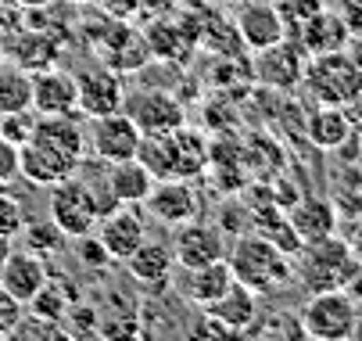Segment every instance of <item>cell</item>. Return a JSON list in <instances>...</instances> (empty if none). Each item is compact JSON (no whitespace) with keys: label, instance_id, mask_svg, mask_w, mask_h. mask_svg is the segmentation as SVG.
Wrapping results in <instances>:
<instances>
[{"label":"cell","instance_id":"obj_8","mask_svg":"<svg viewBox=\"0 0 362 341\" xmlns=\"http://www.w3.org/2000/svg\"><path fill=\"white\" fill-rule=\"evenodd\" d=\"M305 62H308V54L301 51V43L294 36H284L280 43L255 51V58H251V79L269 86V90L291 93V90L301 86Z\"/></svg>","mask_w":362,"mask_h":341},{"label":"cell","instance_id":"obj_9","mask_svg":"<svg viewBox=\"0 0 362 341\" xmlns=\"http://www.w3.org/2000/svg\"><path fill=\"white\" fill-rule=\"evenodd\" d=\"M93 51L115 72H136L151 58L144 33H136L126 18H108V15H105V25L93 33Z\"/></svg>","mask_w":362,"mask_h":341},{"label":"cell","instance_id":"obj_38","mask_svg":"<svg viewBox=\"0 0 362 341\" xmlns=\"http://www.w3.org/2000/svg\"><path fill=\"white\" fill-rule=\"evenodd\" d=\"M348 226H351V230H348V237H344V241H348V248H351L355 262L362 266V219H358V223H348Z\"/></svg>","mask_w":362,"mask_h":341},{"label":"cell","instance_id":"obj_24","mask_svg":"<svg viewBox=\"0 0 362 341\" xmlns=\"http://www.w3.org/2000/svg\"><path fill=\"white\" fill-rule=\"evenodd\" d=\"M154 187V176L147 173V166L140 158H122V162H108L105 173V190L115 205H144L147 194Z\"/></svg>","mask_w":362,"mask_h":341},{"label":"cell","instance_id":"obj_20","mask_svg":"<svg viewBox=\"0 0 362 341\" xmlns=\"http://www.w3.org/2000/svg\"><path fill=\"white\" fill-rule=\"evenodd\" d=\"M47 273H50L47 259H40V255H33L25 248L22 252H8L4 262H0V287H4L11 299H18L22 306H29V299L43 287Z\"/></svg>","mask_w":362,"mask_h":341},{"label":"cell","instance_id":"obj_31","mask_svg":"<svg viewBox=\"0 0 362 341\" xmlns=\"http://www.w3.org/2000/svg\"><path fill=\"white\" fill-rule=\"evenodd\" d=\"M76 241V259L86 266V270H93V273H100V270H108L115 259L108 255V248H105V241L97 237V230H90V233H79V237H72Z\"/></svg>","mask_w":362,"mask_h":341},{"label":"cell","instance_id":"obj_30","mask_svg":"<svg viewBox=\"0 0 362 341\" xmlns=\"http://www.w3.org/2000/svg\"><path fill=\"white\" fill-rule=\"evenodd\" d=\"M29 223V212L22 205V198L11 190V183H0V237H18L22 226Z\"/></svg>","mask_w":362,"mask_h":341},{"label":"cell","instance_id":"obj_21","mask_svg":"<svg viewBox=\"0 0 362 341\" xmlns=\"http://www.w3.org/2000/svg\"><path fill=\"white\" fill-rule=\"evenodd\" d=\"M294 40L301 43V51L313 58V54H330V51H344L348 40H351V29L344 22L341 11H330L323 8L320 15H313L301 29H294Z\"/></svg>","mask_w":362,"mask_h":341},{"label":"cell","instance_id":"obj_34","mask_svg":"<svg viewBox=\"0 0 362 341\" xmlns=\"http://www.w3.org/2000/svg\"><path fill=\"white\" fill-rule=\"evenodd\" d=\"M22 313H25V306H22L18 299H11L8 291L0 287V337H11V330L18 327Z\"/></svg>","mask_w":362,"mask_h":341},{"label":"cell","instance_id":"obj_3","mask_svg":"<svg viewBox=\"0 0 362 341\" xmlns=\"http://www.w3.org/2000/svg\"><path fill=\"white\" fill-rule=\"evenodd\" d=\"M226 262L233 270V280L247 284L255 295H276L294 284V259L262 233H237Z\"/></svg>","mask_w":362,"mask_h":341},{"label":"cell","instance_id":"obj_11","mask_svg":"<svg viewBox=\"0 0 362 341\" xmlns=\"http://www.w3.org/2000/svg\"><path fill=\"white\" fill-rule=\"evenodd\" d=\"M140 126L119 108V112H108V115H97L90 119L86 126V144L93 148V155L100 162H122V158H136V148H140Z\"/></svg>","mask_w":362,"mask_h":341},{"label":"cell","instance_id":"obj_15","mask_svg":"<svg viewBox=\"0 0 362 341\" xmlns=\"http://www.w3.org/2000/svg\"><path fill=\"white\" fill-rule=\"evenodd\" d=\"M237 36L240 43L247 47V51H262V47H273L287 36V22L280 15V4H273V0H244V4H237Z\"/></svg>","mask_w":362,"mask_h":341},{"label":"cell","instance_id":"obj_10","mask_svg":"<svg viewBox=\"0 0 362 341\" xmlns=\"http://www.w3.org/2000/svg\"><path fill=\"white\" fill-rule=\"evenodd\" d=\"M122 112L140 126L144 137L169 133V129H176V126L187 122V112H183V105H180V97L169 93L165 86H151V90H133V93H126Z\"/></svg>","mask_w":362,"mask_h":341},{"label":"cell","instance_id":"obj_23","mask_svg":"<svg viewBox=\"0 0 362 341\" xmlns=\"http://www.w3.org/2000/svg\"><path fill=\"white\" fill-rule=\"evenodd\" d=\"M204 313H209L212 320H219L230 334H244L258 323V295L247 284L233 280L212 306H204Z\"/></svg>","mask_w":362,"mask_h":341},{"label":"cell","instance_id":"obj_25","mask_svg":"<svg viewBox=\"0 0 362 341\" xmlns=\"http://www.w3.org/2000/svg\"><path fill=\"white\" fill-rule=\"evenodd\" d=\"M233 284V270H230V262L226 259H219V262H209V266H194V270H183V280H180V295L190 302V306H197V309H204V306H212L223 291Z\"/></svg>","mask_w":362,"mask_h":341},{"label":"cell","instance_id":"obj_4","mask_svg":"<svg viewBox=\"0 0 362 341\" xmlns=\"http://www.w3.org/2000/svg\"><path fill=\"white\" fill-rule=\"evenodd\" d=\"M294 255H298L294 259V284H301L308 295L348 287V280L358 270L348 241L337 237V233H330L323 241H308V245H301Z\"/></svg>","mask_w":362,"mask_h":341},{"label":"cell","instance_id":"obj_27","mask_svg":"<svg viewBox=\"0 0 362 341\" xmlns=\"http://www.w3.org/2000/svg\"><path fill=\"white\" fill-rule=\"evenodd\" d=\"M79 299H83V295H79V287H76L72 277H65V273H47L43 287L29 299V313H36V316H43V320H54V323L65 327V316L72 313V306H76Z\"/></svg>","mask_w":362,"mask_h":341},{"label":"cell","instance_id":"obj_19","mask_svg":"<svg viewBox=\"0 0 362 341\" xmlns=\"http://www.w3.org/2000/svg\"><path fill=\"white\" fill-rule=\"evenodd\" d=\"M287 219H291L294 233L301 237V245H308V241H323V237L337 233V226H341L334 198H320V194H305V198H298L287 209Z\"/></svg>","mask_w":362,"mask_h":341},{"label":"cell","instance_id":"obj_28","mask_svg":"<svg viewBox=\"0 0 362 341\" xmlns=\"http://www.w3.org/2000/svg\"><path fill=\"white\" fill-rule=\"evenodd\" d=\"M25 108H33V72H25L15 62L11 65L0 62V115Z\"/></svg>","mask_w":362,"mask_h":341},{"label":"cell","instance_id":"obj_2","mask_svg":"<svg viewBox=\"0 0 362 341\" xmlns=\"http://www.w3.org/2000/svg\"><path fill=\"white\" fill-rule=\"evenodd\" d=\"M136 158L147 166L154 180H197L212 166V144L194 126H176L169 133L144 137Z\"/></svg>","mask_w":362,"mask_h":341},{"label":"cell","instance_id":"obj_44","mask_svg":"<svg viewBox=\"0 0 362 341\" xmlns=\"http://www.w3.org/2000/svg\"><path fill=\"white\" fill-rule=\"evenodd\" d=\"M0 62H4V43H0Z\"/></svg>","mask_w":362,"mask_h":341},{"label":"cell","instance_id":"obj_37","mask_svg":"<svg viewBox=\"0 0 362 341\" xmlns=\"http://www.w3.org/2000/svg\"><path fill=\"white\" fill-rule=\"evenodd\" d=\"M344 15V22H348V29H351V36H362V0H358V4H355V0H351V4L341 11Z\"/></svg>","mask_w":362,"mask_h":341},{"label":"cell","instance_id":"obj_13","mask_svg":"<svg viewBox=\"0 0 362 341\" xmlns=\"http://www.w3.org/2000/svg\"><path fill=\"white\" fill-rule=\"evenodd\" d=\"M173 259L180 270H194V266H209L226 259V237L219 226L204 223V219H190L173 226Z\"/></svg>","mask_w":362,"mask_h":341},{"label":"cell","instance_id":"obj_1","mask_svg":"<svg viewBox=\"0 0 362 341\" xmlns=\"http://www.w3.org/2000/svg\"><path fill=\"white\" fill-rule=\"evenodd\" d=\"M86 155V129L76 115H36L29 140L18 148V176L36 187H54L79 173Z\"/></svg>","mask_w":362,"mask_h":341},{"label":"cell","instance_id":"obj_36","mask_svg":"<svg viewBox=\"0 0 362 341\" xmlns=\"http://www.w3.org/2000/svg\"><path fill=\"white\" fill-rule=\"evenodd\" d=\"M93 4H100V11H105L108 18H126V22H133V15L144 8V0H93Z\"/></svg>","mask_w":362,"mask_h":341},{"label":"cell","instance_id":"obj_35","mask_svg":"<svg viewBox=\"0 0 362 341\" xmlns=\"http://www.w3.org/2000/svg\"><path fill=\"white\" fill-rule=\"evenodd\" d=\"M18 176V144L0 137V183H11Z\"/></svg>","mask_w":362,"mask_h":341},{"label":"cell","instance_id":"obj_22","mask_svg":"<svg viewBox=\"0 0 362 341\" xmlns=\"http://www.w3.org/2000/svg\"><path fill=\"white\" fill-rule=\"evenodd\" d=\"M351 115L341 105H316L305 115V140L320 151H341L351 140Z\"/></svg>","mask_w":362,"mask_h":341},{"label":"cell","instance_id":"obj_7","mask_svg":"<svg viewBox=\"0 0 362 341\" xmlns=\"http://www.w3.org/2000/svg\"><path fill=\"white\" fill-rule=\"evenodd\" d=\"M358 313L362 306L348 295V291H316L308 295V302L298 313L301 334L305 337H316V341H344L355 337L358 327Z\"/></svg>","mask_w":362,"mask_h":341},{"label":"cell","instance_id":"obj_6","mask_svg":"<svg viewBox=\"0 0 362 341\" xmlns=\"http://www.w3.org/2000/svg\"><path fill=\"white\" fill-rule=\"evenodd\" d=\"M47 190H50V202H47L50 223H54L65 237H79V233L97 230V219L115 205L105 187L97 190L79 176H69V180L47 187Z\"/></svg>","mask_w":362,"mask_h":341},{"label":"cell","instance_id":"obj_26","mask_svg":"<svg viewBox=\"0 0 362 341\" xmlns=\"http://www.w3.org/2000/svg\"><path fill=\"white\" fill-rule=\"evenodd\" d=\"M4 54H11L15 65H22L25 72H40V69L58 65L62 43H58V40H50L47 29H33V25H25L18 36H11V40L4 43Z\"/></svg>","mask_w":362,"mask_h":341},{"label":"cell","instance_id":"obj_32","mask_svg":"<svg viewBox=\"0 0 362 341\" xmlns=\"http://www.w3.org/2000/svg\"><path fill=\"white\" fill-rule=\"evenodd\" d=\"M33 122H36V112L33 108L0 115V137H8L11 144H18V148H22V144L29 140V133H33Z\"/></svg>","mask_w":362,"mask_h":341},{"label":"cell","instance_id":"obj_18","mask_svg":"<svg viewBox=\"0 0 362 341\" xmlns=\"http://www.w3.org/2000/svg\"><path fill=\"white\" fill-rule=\"evenodd\" d=\"M126 270H129V277H133L140 287L151 291V295H165L169 284H173V277H176V259H173V248H169V245L147 237L144 245L126 259Z\"/></svg>","mask_w":362,"mask_h":341},{"label":"cell","instance_id":"obj_42","mask_svg":"<svg viewBox=\"0 0 362 341\" xmlns=\"http://www.w3.org/2000/svg\"><path fill=\"white\" fill-rule=\"evenodd\" d=\"M65 4H93V0H65Z\"/></svg>","mask_w":362,"mask_h":341},{"label":"cell","instance_id":"obj_14","mask_svg":"<svg viewBox=\"0 0 362 341\" xmlns=\"http://www.w3.org/2000/svg\"><path fill=\"white\" fill-rule=\"evenodd\" d=\"M147 216L158 219L162 226H180L190 219H201V194L194 180H154L147 194Z\"/></svg>","mask_w":362,"mask_h":341},{"label":"cell","instance_id":"obj_17","mask_svg":"<svg viewBox=\"0 0 362 341\" xmlns=\"http://www.w3.org/2000/svg\"><path fill=\"white\" fill-rule=\"evenodd\" d=\"M33 112L36 115H76L79 112L76 76L58 65L33 72Z\"/></svg>","mask_w":362,"mask_h":341},{"label":"cell","instance_id":"obj_5","mask_svg":"<svg viewBox=\"0 0 362 341\" xmlns=\"http://www.w3.org/2000/svg\"><path fill=\"white\" fill-rule=\"evenodd\" d=\"M301 86L308 90L316 105H341L351 108L362 101V65L348 51L313 54L305 62Z\"/></svg>","mask_w":362,"mask_h":341},{"label":"cell","instance_id":"obj_29","mask_svg":"<svg viewBox=\"0 0 362 341\" xmlns=\"http://www.w3.org/2000/svg\"><path fill=\"white\" fill-rule=\"evenodd\" d=\"M22 237H25V252H33V255H40V259H47V262L62 252V241H65V233L50 223V219H43V223L29 219V223L22 226Z\"/></svg>","mask_w":362,"mask_h":341},{"label":"cell","instance_id":"obj_45","mask_svg":"<svg viewBox=\"0 0 362 341\" xmlns=\"http://www.w3.org/2000/svg\"><path fill=\"white\" fill-rule=\"evenodd\" d=\"M273 4H280V0H273Z\"/></svg>","mask_w":362,"mask_h":341},{"label":"cell","instance_id":"obj_39","mask_svg":"<svg viewBox=\"0 0 362 341\" xmlns=\"http://www.w3.org/2000/svg\"><path fill=\"white\" fill-rule=\"evenodd\" d=\"M344 291H348V295H351V299H355V302L362 306V266L355 270V277L348 280V287H344Z\"/></svg>","mask_w":362,"mask_h":341},{"label":"cell","instance_id":"obj_33","mask_svg":"<svg viewBox=\"0 0 362 341\" xmlns=\"http://www.w3.org/2000/svg\"><path fill=\"white\" fill-rule=\"evenodd\" d=\"M327 8V0H280V15L291 29H301L313 15H320Z\"/></svg>","mask_w":362,"mask_h":341},{"label":"cell","instance_id":"obj_41","mask_svg":"<svg viewBox=\"0 0 362 341\" xmlns=\"http://www.w3.org/2000/svg\"><path fill=\"white\" fill-rule=\"evenodd\" d=\"M11 248H8V237H0V262H4V255H8Z\"/></svg>","mask_w":362,"mask_h":341},{"label":"cell","instance_id":"obj_16","mask_svg":"<svg viewBox=\"0 0 362 341\" xmlns=\"http://www.w3.org/2000/svg\"><path fill=\"white\" fill-rule=\"evenodd\" d=\"M97 237L105 241V248L115 262H126L147 241V223L136 212V205H112L97 219Z\"/></svg>","mask_w":362,"mask_h":341},{"label":"cell","instance_id":"obj_40","mask_svg":"<svg viewBox=\"0 0 362 341\" xmlns=\"http://www.w3.org/2000/svg\"><path fill=\"white\" fill-rule=\"evenodd\" d=\"M11 4L18 11H36V8H50V4H58V0H11Z\"/></svg>","mask_w":362,"mask_h":341},{"label":"cell","instance_id":"obj_12","mask_svg":"<svg viewBox=\"0 0 362 341\" xmlns=\"http://www.w3.org/2000/svg\"><path fill=\"white\" fill-rule=\"evenodd\" d=\"M72 76H76V90H79V115L97 119V115H108V112L122 108V101H126L122 72H115L100 62V65H83Z\"/></svg>","mask_w":362,"mask_h":341},{"label":"cell","instance_id":"obj_43","mask_svg":"<svg viewBox=\"0 0 362 341\" xmlns=\"http://www.w3.org/2000/svg\"><path fill=\"white\" fill-rule=\"evenodd\" d=\"M226 4H233V8H237V4H244V0H226Z\"/></svg>","mask_w":362,"mask_h":341}]
</instances>
